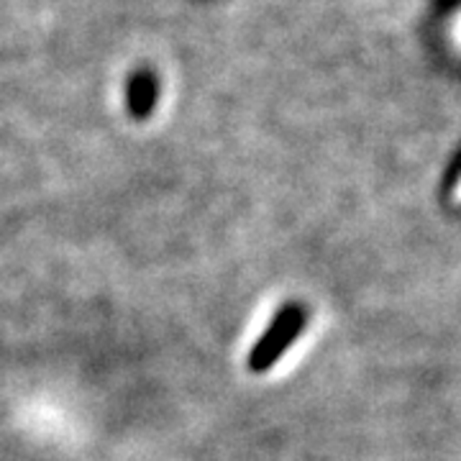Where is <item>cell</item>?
<instances>
[{
  "mask_svg": "<svg viewBox=\"0 0 461 461\" xmlns=\"http://www.w3.org/2000/svg\"><path fill=\"white\" fill-rule=\"evenodd\" d=\"M303 326H305L303 305H297V303L295 305H285L277 318L272 321L269 330L254 346V351L249 357V369L251 372H267L287 351V346L300 336Z\"/></svg>",
  "mask_w": 461,
  "mask_h": 461,
  "instance_id": "6da1fadb",
  "label": "cell"
},
{
  "mask_svg": "<svg viewBox=\"0 0 461 461\" xmlns=\"http://www.w3.org/2000/svg\"><path fill=\"white\" fill-rule=\"evenodd\" d=\"M456 198L461 200V182H459V190H456Z\"/></svg>",
  "mask_w": 461,
  "mask_h": 461,
  "instance_id": "3957f363",
  "label": "cell"
},
{
  "mask_svg": "<svg viewBox=\"0 0 461 461\" xmlns=\"http://www.w3.org/2000/svg\"><path fill=\"white\" fill-rule=\"evenodd\" d=\"M159 98V80L151 69H139L133 72L129 87H126V100L133 118H147Z\"/></svg>",
  "mask_w": 461,
  "mask_h": 461,
  "instance_id": "7a4b0ae2",
  "label": "cell"
}]
</instances>
